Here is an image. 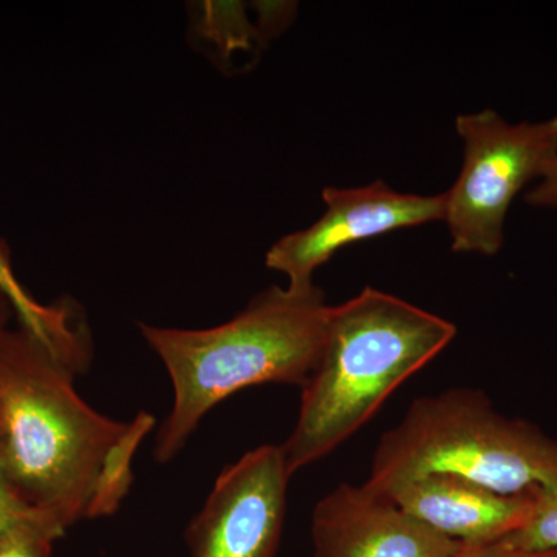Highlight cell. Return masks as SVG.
I'll use <instances>...</instances> for the list:
<instances>
[{
  "label": "cell",
  "instance_id": "obj_15",
  "mask_svg": "<svg viewBox=\"0 0 557 557\" xmlns=\"http://www.w3.org/2000/svg\"><path fill=\"white\" fill-rule=\"evenodd\" d=\"M35 522H54V520L40 515L21 497L11 483L0 456V533Z\"/></svg>",
  "mask_w": 557,
  "mask_h": 557
},
{
  "label": "cell",
  "instance_id": "obj_19",
  "mask_svg": "<svg viewBox=\"0 0 557 557\" xmlns=\"http://www.w3.org/2000/svg\"><path fill=\"white\" fill-rule=\"evenodd\" d=\"M3 424H5V409H3L2 386H0V440L3 435Z\"/></svg>",
  "mask_w": 557,
  "mask_h": 557
},
{
  "label": "cell",
  "instance_id": "obj_9",
  "mask_svg": "<svg viewBox=\"0 0 557 557\" xmlns=\"http://www.w3.org/2000/svg\"><path fill=\"white\" fill-rule=\"evenodd\" d=\"M533 491L504 496L453 474H428L388 494L399 508L458 542L498 541L520 530L533 511Z\"/></svg>",
  "mask_w": 557,
  "mask_h": 557
},
{
  "label": "cell",
  "instance_id": "obj_5",
  "mask_svg": "<svg viewBox=\"0 0 557 557\" xmlns=\"http://www.w3.org/2000/svg\"><path fill=\"white\" fill-rule=\"evenodd\" d=\"M465 161L445 193V220L456 252L496 256L504 247L505 220L516 196L541 178L557 150V116L511 124L494 110L457 116Z\"/></svg>",
  "mask_w": 557,
  "mask_h": 557
},
{
  "label": "cell",
  "instance_id": "obj_8",
  "mask_svg": "<svg viewBox=\"0 0 557 557\" xmlns=\"http://www.w3.org/2000/svg\"><path fill=\"white\" fill-rule=\"evenodd\" d=\"M314 557H453L461 547L364 485L341 483L311 515Z\"/></svg>",
  "mask_w": 557,
  "mask_h": 557
},
{
  "label": "cell",
  "instance_id": "obj_2",
  "mask_svg": "<svg viewBox=\"0 0 557 557\" xmlns=\"http://www.w3.org/2000/svg\"><path fill=\"white\" fill-rule=\"evenodd\" d=\"M456 335L448 319L372 287L332 307L324 350L302 387L298 421L281 445L292 478L361 431Z\"/></svg>",
  "mask_w": 557,
  "mask_h": 557
},
{
  "label": "cell",
  "instance_id": "obj_13",
  "mask_svg": "<svg viewBox=\"0 0 557 557\" xmlns=\"http://www.w3.org/2000/svg\"><path fill=\"white\" fill-rule=\"evenodd\" d=\"M534 504L525 525L505 537L525 553H557V491L536 487Z\"/></svg>",
  "mask_w": 557,
  "mask_h": 557
},
{
  "label": "cell",
  "instance_id": "obj_10",
  "mask_svg": "<svg viewBox=\"0 0 557 557\" xmlns=\"http://www.w3.org/2000/svg\"><path fill=\"white\" fill-rule=\"evenodd\" d=\"M0 292L10 300L21 329L38 339L54 358L73 372L86 369L90 358V339L83 319L72 304L44 306L22 287L11 265L9 245L0 240Z\"/></svg>",
  "mask_w": 557,
  "mask_h": 557
},
{
  "label": "cell",
  "instance_id": "obj_12",
  "mask_svg": "<svg viewBox=\"0 0 557 557\" xmlns=\"http://www.w3.org/2000/svg\"><path fill=\"white\" fill-rule=\"evenodd\" d=\"M197 10V33L214 44L223 58H230L233 51L251 50L267 39L259 25L249 20L244 3L205 2Z\"/></svg>",
  "mask_w": 557,
  "mask_h": 557
},
{
  "label": "cell",
  "instance_id": "obj_20",
  "mask_svg": "<svg viewBox=\"0 0 557 557\" xmlns=\"http://www.w3.org/2000/svg\"><path fill=\"white\" fill-rule=\"evenodd\" d=\"M549 557H557V553H556V555H553V556H549Z\"/></svg>",
  "mask_w": 557,
  "mask_h": 557
},
{
  "label": "cell",
  "instance_id": "obj_14",
  "mask_svg": "<svg viewBox=\"0 0 557 557\" xmlns=\"http://www.w3.org/2000/svg\"><path fill=\"white\" fill-rule=\"evenodd\" d=\"M54 522H35L0 533V557H51L54 542L64 536Z\"/></svg>",
  "mask_w": 557,
  "mask_h": 557
},
{
  "label": "cell",
  "instance_id": "obj_17",
  "mask_svg": "<svg viewBox=\"0 0 557 557\" xmlns=\"http://www.w3.org/2000/svg\"><path fill=\"white\" fill-rule=\"evenodd\" d=\"M525 201L534 208L557 209V150L545 164L537 185L528 190Z\"/></svg>",
  "mask_w": 557,
  "mask_h": 557
},
{
  "label": "cell",
  "instance_id": "obj_18",
  "mask_svg": "<svg viewBox=\"0 0 557 557\" xmlns=\"http://www.w3.org/2000/svg\"><path fill=\"white\" fill-rule=\"evenodd\" d=\"M11 311H13V307H11L10 300L0 292V343H2L5 333L9 332L7 324H9Z\"/></svg>",
  "mask_w": 557,
  "mask_h": 557
},
{
  "label": "cell",
  "instance_id": "obj_7",
  "mask_svg": "<svg viewBox=\"0 0 557 557\" xmlns=\"http://www.w3.org/2000/svg\"><path fill=\"white\" fill-rule=\"evenodd\" d=\"M322 200L321 219L282 237L267 252V267L285 274L288 288L313 287L314 271L343 248L445 218V193L403 194L381 180L362 188H325Z\"/></svg>",
  "mask_w": 557,
  "mask_h": 557
},
{
  "label": "cell",
  "instance_id": "obj_16",
  "mask_svg": "<svg viewBox=\"0 0 557 557\" xmlns=\"http://www.w3.org/2000/svg\"><path fill=\"white\" fill-rule=\"evenodd\" d=\"M556 553H525L512 547L507 539L490 542H461V547L453 557H549Z\"/></svg>",
  "mask_w": 557,
  "mask_h": 557
},
{
  "label": "cell",
  "instance_id": "obj_6",
  "mask_svg": "<svg viewBox=\"0 0 557 557\" xmlns=\"http://www.w3.org/2000/svg\"><path fill=\"white\" fill-rule=\"evenodd\" d=\"M281 445H262L223 468L186 530L190 557H276L287 518Z\"/></svg>",
  "mask_w": 557,
  "mask_h": 557
},
{
  "label": "cell",
  "instance_id": "obj_11",
  "mask_svg": "<svg viewBox=\"0 0 557 557\" xmlns=\"http://www.w3.org/2000/svg\"><path fill=\"white\" fill-rule=\"evenodd\" d=\"M156 423L152 413L138 412L112 443L95 479L86 519L110 518L119 511L134 483L132 461L143 440L156 428Z\"/></svg>",
  "mask_w": 557,
  "mask_h": 557
},
{
  "label": "cell",
  "instance_id": "obj_3",
  "mask_svg": "<svg viewBox=\"0 0 557 557\" xmlns=\"http://www.w3.org/2000/svg\"><path fill=\"white\" fill-rule=\"evenodd\" d=\"M75 375L24 329L0 343L3 468L21 497L64 530L86 519L102 458L127 424L90 408Z\"/></svg>",
  "mask_w": 557,
  "mask_h": 557
},
{
  "label": "cell",
  "instance_id": "obj_4",
  "mask_svg": "<svg viewBox=\"0 0 557 557\" xmlns=\"http://www.w3.org/2000/svg\"><path fill=\"white\" fill-rule=\"evenodd\" d=\"M453 474L504 496L557 491V438L522 418L504 416L475 388L417 398L381 435L362 485L388 497L428 474Z\"/></svg>",
  "mask_w": 557,
  "mask_h": 557
},
{
  "label": "cell",
  "instance_id": "obj_1",
  "mask_svg": "<svg viewBox=\"0 0 557 557\" xmlns=\"http://www.w3.org/2000/svg\"><path fill=\"white\" fill-rule=\"evenodd\" d=\"M330 311L317 285H274L218 327L164 329L139 322L143 338L174 387V405L157 435L156 460H174L209 410L244 388L306 386L324 350Z\"/></svg>",
  "mask_w": 557,
  "mask_h": 557
}]
</instances>
